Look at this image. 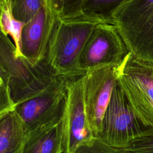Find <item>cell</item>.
<instances>
[{"instance_id": "obj_14", "label": "cell", "mask_w": 153, "mask_h": 153, "mask_svg": "<svg viewBox=\"0 0 153 153\" xmlns=\"http://www.w3.org/2000/svg\"><path fill=\"white\" fill-rule=\"evenodd\" d=\"M130 0H84L82 14L101 23L112 24L114 14Z\"/></svg>"}, {"instance_id": "obj_1", "label": "cell", "mask_w": 153, "mask_h": 153, "mask_svg": "<svg viewBox=\"0 0 153 153\" xmlns=\"http://www.w3.org/2000/svg\"><path fill=\"white\" fill-rule=\"evenodd\" d=\"M98 20L81 14L70 18L57 17L49 39L45 60L59 76H81L78 62L82 50Z\"/></svg>"}, {"instance_id": "obj_7", "label": "cell", "mask_w": 153, "mask_h": 153, "mask_svg": "<svg viewBox=\"0 0 153 153\" xmlns=\"http://www.w3.org/2000/svg\"><path fill=\"white\" fill-rule=\"evenodd\" d=\"M83 77L84 75L68 81L62 120L63 153H73L93 137L85 113Z\"/></svg>"}, {"instance_id": "obj_8", "label": "cell", "mask_w": 153, "mask_h": 153, "mask_svg": "<svg viewBox=\"0 0 153 153\" xmlns=\"http://www.w3.org/2000/svg\"><path fill=\"white\" fill-rule=\"evenodd\" d=\"M118 66H106L84 75V100L86 116L93 137L102 131L104 114L117 79Z\"/></svg>"}, {"instance_id": "obj_4", "label": "cell", "mask_w": 153, "mask_h": 153, "mask_svg": "<svg viewBox=\"0 0 153 153\" xmlns=\"http://www.w3.org/2000/svg\"><path fill=\"white\" fill-rule=\"evenodd\" d=\"M117 82L134 115L153 130V63L129 52L117 68Z\"/></svg>"}, {"instance_id": "obj_17", "label": "cell", "mask_w": 153, "mask_h": 153, "mask_svg": "<svg viewBox=\"0 0 153 153\" xmlns=\"http://www.w3.org/2000/svg\"><path fill=\"white\" fill-rule=\"evenodd\" d=\"M124 149L131 153H153V132L133 140Z\"/></svg>"}, {"instance_id": "obj_6", "label": "cell", "mask_w": 153, "mask_h": 153, "mask_svg": "<svg viewBox=\"0 0 153 153\" xmlns=\"http://www.w3.org/2000/svg\"><path fill=\"white\" fill-rule=\"evenodd\" d=\"M129 51L116 27L110 23H98L79 56L78 70L81 75L103 67L118 66Z\"/></svg>"}, {"instance_id": "obj_9", "label": "cell", "mask_w": 153, "mask_h": 153, "mask_svg": "<svg viewBox=\"0 0 153 153\" xmlns=\"http://www.w3.org/2000/svg\"><path fill=\"white\" fill-rule=\"evenodd\" d=\"M69 79L60 76L41 92L16 105L15 111L29 131L63 115Z\"/></svg>"}, {"instance_id": "obj_15", "label": "cell", "mask_w": 153, "mask_h": 153, "mask_svg": "<svg viewBox=\"0 0 153 153\" xmlns=\"http://www.w3.org/2000/svg\"><path fill=\"white\" fill-rule=\"evenodd\" d=\"M13 13L19 20L26 23L46 4L45 0H10Z\"/></svg>"}, {"instance_id": "obj_13", "label": "cell", "mask_w": 153, "mask_h": 153, "mask_svg": "<svg viewBox=\"0 0 153 153\" xmlns=\"http://www.w3.org/2000/svg\"><path fill=\"white\" fill-rule=\"evenodd\" d=\"M1 32L11 37L16 48V56L22 53V33L25 23L17 20L13 13L10 0H0Z\"/></svg>"}, {"instance_id": "obj_10", "label": "cell", "mask_w": 153, "mask_h": 153, "mask_svg": "<svg viewBox=\"0 0 153 153\" xmlns=\"http://www.w3.org/2000/svg\"><path fill=\"white\" fill-rule=\"evenodd\" d=\"M56 19L45 4L25 23L22 33L23 56L35 63L45 60L47 46Z\"/></svg>"}, {"instance_id": "obj_18", "label": "cell", "mask_w": 153, "mask_h": 153, "mask_svg": "<svg viewBox=\"0 0 153 153\" xmlns=\"http://www.w3.org/2000/svg\"><path fill=\"white\" fill-rule=\"evenodd\" d=\"M16 106L7 81L0 78V115L14 111Z\"/></svg>"}, {"instance_id": "obj_21", "label": "cell", "mask_w": 153, "mask_h": 153, "mask_svg": "<svg viewBox=\"0 0 153 153\" xmlns=\"http://www.w3.org/2000/svg\"><path fill=\"white\" fill-rule=\"evenodd\" d=\"M22 147L20 149H18V150H17V151H16L14 152H11V153H22Z\"/></svg>"}, {"instance_id": "obj_2", "label": "cell", "mask_w": 153, "mask_h": 153, "mask_svg": "<svg viewBox=\"0 0 153 153\" xmlns=\"http://www.w3.org/2000/svg\"><path fill=\"white\" fill-rule=\"evenodd\" d=\"M59 76L45 60L35 63L25 56L17 57L13 42L1 32L0 78L7 81L16 105L41 92Z\"/></svg>"}, {"instance_id": "obj_11", "label": "cell", "mask_w": 153, "mask_h": 153, "mask_svg": "<svg viewBox=\"0 0 153 153\" xmlns=\"http://www.w3.org/2000/svg\"><path fill=\"white\" fill-rule=\"evenodd\" d=\"M62 120L63 115L30 130L22 153H63Z\"/></svg>"}, {"instance_id": "obj_16", "label": "cell", "mask_w": 153, "mask_h": 153, "mask_svg": "<svg viewBox=\"0 0 153 153\" xmlns=\"http://www.w3.org/2000/svg\"><path fill=\"white\" fill-rule=\"evenodd\" d=\"M73 153H131L124 148L111 146L99 138L93 137L81 145Z\"/></svg>"}, {"instance_id": "obj_3", "label": "cell", "mask_w": 153, "mask_h": 153, "mask_svg": "<svg viewBox=\"0 0 153 153\" xmlns=\"http://www.w3.org/2000/svg\"><path fill=\"white\" fill-rule=\"evenodd\" d=\"M129 52L153 63V0H130L112 16Z\"/></svg>"}, {"instance_id": "obj_20", "label": "cell", "mask_w": 153, "mask_h": 153, "mask_svg": "<svg viewBox=\"0 0 153 153\" xmlns=\"http://www.w3.org/2000/svg\"><path fill=\"white\" fill-rule=\"evenodd\" d=\"M46 5L50 13L57 17L60 16L63 0H45Z\"/></svg>"}, {"instance_id": "obj_19", "label": "cell", "mask_w": 153, "mask_h": 153, "mask_svg": "<svg viewBox=\"0 0 153 153\" xmlns=\"http://www.w3.org/2000/svg\"><path fill=\"white\" fill-rule=\"evenodd\" d=\"M84 0H63L59 17L70 18L82 14V7Z\"/></svg>"}, {"instance_id": "obj_5", "label": "cell", "mask_w": 153, "mask_h": 153, "mask_svg": "<svg viewBox=\"0 0 153 153\" xmlns=\"http://www.w3.org/2000/svg\"><path fill=\"white\" fill-rule=\"evenodd\" d=\"M152 132L134 115L117 79L97 138L111 146L124 148L133 140Z\"/></svg>"}, {"instance_id": "obj_12", "label": "cell", "mask_w": 153, "mask_h": 153, "mask_svg": "<svg viewBox=\"0 0 153 153\" xmlns=\"http://www.w3.org/2000/svg\"><path fill=\"white\" fill-rule=\"evenodd\" d=\"M29 132L15 110L0 115V153H11L20 149Z\"/></svg>"}]
</instances>
